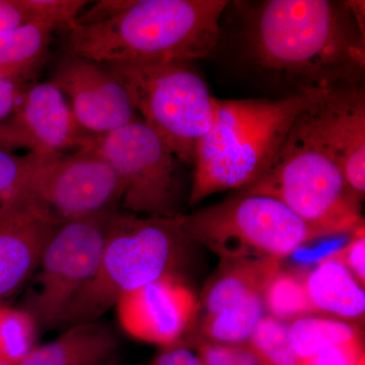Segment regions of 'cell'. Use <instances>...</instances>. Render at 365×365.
Returning <instances> with one entry per match:
<instances>
[{"instance_id": "obj_17", "label": "cell", "mask_w": 365, "mask_h": 365, "mask_svg": "<svg viewBox=\"0 0 365 365\" xmlns=\"http://www.w3.org/2000/svg\"><path fill=\"white\" fill-rule=\"evenodd\" d=\"M314 314L356 324L364 318V287L332 254L302 276Z\"/></svg>"}, {"instance_id": "obj_13", "label": "cell", "mask_w": 365, "mask_h": 365, "mask_svg": "<svg viewBox=\"0 0 365 365\" xmlns=\"http://www.w3.org/2000/svg\"><path fill=\"white\" fill-rule=\"evenodd\" d=\"M61 225L20 192L6 199L0 209V307L32 279Z\"/></svg>"}, {"instance_id": "obj_8", "label": "cell", "mask_w": 365, "mask_h": 365, "mask_svg": "<svg viewBox=\"0 0 365 365\" xmlns=\"http://www.w3.org/2000/svg\"><path fill=\"white\" fill-rule=\"evenodd\" d=\"M111 165L121 187L127 212L153 217L182 215V163L143 120L91 135L85 148Z\"/></svg>"}, {"instance_id": "obj_27", "label": "cell", "mask_w": 365, "mask_h": 365, "mask_svg": "<svg viewBox=\"0 0 365 365\" xmlns=\"http://www.w3.org/2000/svg\"><path fill=\"white\" fill-rule=\"evenodd\" d=\"M34 151L25 157H18L11 151L0 148V202L20 190L31 169Z\"/></svg>"}, {"instance_id": "obj_29", "label": "cell", "mask_w": 365, "mask_h": 365, "mask_svg": "<svg viewBox=\"0 0 365 365\" xmlns=\"http://www.w3.org/2000/svg\"><path fill=\"white\" fill-rule=\"evenodd\" d=\"M364 287L365 284V234L364 225L355 230L354 237L344 248L332 253Z\"/></svg>"}, {"instance_id": "obj_28", "label": "cell", "mask_w": 365, "mask_h": 365, "mask_svg": "<svg viewBox=\"0 0 365 365\" xmlns=\"http://www.w3.org/2000/svg\"><path fill=\"white\" fill-rule=\"evenodd\" d=\"M302 365H365L364 340L326 348Z\"/></svg>"}, {"instance_id": "obj_1", "label": "cell", "mask_w": 365, "mask_h": 365, "mask_svg": "<svg viewBox=\"0 0 365 365\" xmlns=\"http://www.w3.org/2000/svg\"><path fill=\"white\" fill-rule=\"evenodd\" d=\"M250 13L249 59L294 93L364 83L365 31L347 1L266 0Z\"/></svg>"}, {"instance_id": "obj_20", "label": "cell", "mask_w": 365, "mask_h": 365, "mask_svg": "<svg viewBox=\"0 0 365 365\" xmlns=\"http://www.w3.org/2000/svg\"><path fill=\"white\" fill-rule=\"evenodd\" d=\"M288 335L302 361L326 348L364 340L357 324L318 314L292 321L288 325Z\"/></svg>"}, {"instance_id": "obj_7", "label": "cell", "mask_w": 365, "mask_h": 365, "mask_svg": "<svg viewBox=\"0 0 365 365\" xmlns=\"http://www.w3.org/2000/svg\"><path fill=\"white\" fill-rule=\"evenodd\" d=\"M185 235L223 261L259 258L281 261L327 235L271 197L242 195L180 216Z\"/></svg>"}, {"instance_id": "obj_25", "label": "cell", "mask_w": 365, "mask_h": 365, "mask_svg": "<svg viewBox=\"0 0 365 365\" xmlns=\"http://www.w3.org/2000/svg\"><path fill=\"white\" fill-rule=\"evenodd\" d=\"M34 21L63 28L76 21L81 9L88 4L83 0H23Z\"/></svg>"}, {"instance_id": "obj_19", "label": "cell", "mask_w": 365, "mask_h": 365, "mask_svg": "<svg viewBox=\"0 0 365 365\" xmlns=\"http://www.w3.org/2000/svg\"><path fill=\"white\" fill-rule=\"evenodd\" d=\"M55 26L33 21L0 33V71L29 78L39 68Z\"/></svg>"}, {"instance_id": "obj_5", "label": "cell", "mask_w": 365, "mask_h": 365, "mask_svg": "<svg viewBox=\"0 0 365 365\" xmlns=\"http://www.w3.org/2000/svg\"><path fill=\"white\" fill-rule=\"evenodd\" d=\"M307 109L295 120L266 172L239 194L276 199L327 237L354 232L364 225L362 199L317 140Z\"/></svg>"}, {"instance_id": "obj_26", "label": "cell", "mask_w": 365, "mask_h": 365, "mask_svg": "<svg viewBox=\"0 0 365 365\" xmlns=\"http://www.w3.org/2000/svg\"><path fill=\"white\" fill-rule=\"evenodd\" d=\"M196 353L202 365H261L248 343L204 342L198 345Z\"/></svg>"}, {"instance_id": "obj_18", "label": "cell", "mask_w": 365, "mask_h": 365, "mask_svg": "<svg viewBox=\"0 0 365 365\" xmlns=\"http://www.w3.org/2000/svg\"><path fill=\"white\" fill-rule=\"evenodd\" d=\"M225 262L220 272L204 290L201 304L204 316L220 313L263 297L266 287L278 271L280 261L272 259L246 258Z\"/></svg>"}, {"instance_id": "obj_4", "label": "cell", "mask_w": 365, "mask_h": 365, "mask_svg": "<svg viewBox=\"0 0 365 365\" xmlns=\"http://www.w3.org/2000/svg\"><path fill=\"white\" fill-rule=\"evenodd\" d=\"M180 216L153 217L117 210L98 272L72 304L62 330L101 319L126 295L167 276H180L187 252L194 246Z\"/></svg>"}, {"instance_id": "obj_9", "label": "cell", "mask_w": 365, "mask_h": 365, "mask_svg": "<svg viewBox=\"0 0 365 365\" xmlns=\"http://www.w3.org/2000/svg\"><path fill=\"white\" fill-rule=\"evenodd\" d=\"M117 210L63 223L48 242L23 309L38 331L62 330L72 304L98 272Z\"/></svg>"}, {"instance_id": "obj_21", "label": "cell", "mask_w": 365, "mask_h": 365, "mask_svg": "<svg viewBox=\"0 0 365 365\" xmlns=\"http://www.w3.org/2000/svg\"><path fill=\"white\" fill-rule=\"evenodd\" d=\"M263 297L249 300L213 314L203 316L201 332L207 342L242 344L248 342L265 316Z\"/></svg>"}, {"instance_id": "obj_11", "label": "cell", "mask_w": 365, "mask_h": 365, "mask_svg": "<svg viewBox=\"0 0 365 365\" xmlns=\"http://www.w3.org/2000/svg\"><path fill=\"white\" fill-rule=\"evenodd\" d=\"M318 143L339 165L348 186L365 195V88L364 83L330 88L307 109Z\"/></svg>"}, {"instance_id": "obj_3", "label": "cell", "mask_w": 365, "mask_h": 365, "mask_svg": "<svg viewBox=\"0 0 365 365\" xmlns=\"http://www.w3.org/2000/svg\"><path fill=\"white\" fill-rule=\"evenodd\" d=\"M327 91L290 93L279 100H217L212 127L197 144L190 205L256 182L297 118Z\"/></svg>"}, {"instance_id": "obj_33", "label": "cell", "mask_w": 365, "mask_h": 365, "mask_svg": "<svg viewBox=\"0 0 365 365\" xmlns=\"http://www.w3.org/2000/svg\"><path fill=\"white\" fill-rule=\"evenodd\" d=\"M0 148L9 151L14 148H28L30 151H39L32 139L13 123L0 125Z\"/></svg>"}, {"instance_id": "obj_32", "label": "cell", "mask_w": 365, "mask_h": 365, "mask_svg": "<svg viewBox=\"0 0 365 365\" xmlns=\"http://www.w3.org/2000/svg\"><path fill=\"white\" fill-rule=\"evenodd\" d=\"M150 365H202L196 352L182 343L168 346Z\"/></svg>"}, {"instance_id": "obj_2", "label": "cell", "mask_w": 365, "mask_h": 365, "mask_svg": "<svg viewBox=\"0 0 365 365\" xmlns=\"http://www.w3.org/2000/svg\"><path fill=\"white\" fill-rule=\"evenodd\" d=\"M225 0H124L97 23L66 26V53L97 62L205 58L220 36Z\"/></svg>"}, {"instance_id": "obj_23", "label": "cell", "mask_w": 365, "mask_h": 365, "mask_svg": "<svg viewBox=\"0 0 365 365\" xmlns=\"http://www.w3.org/2000/svg\"><path fill=\"white\" fill-rule=\"evenodd\" d=\"M261 365H302L294 351L285 322L265 314L248 342Z\"/></svg>"}, {"instance_id": "obj_34", "label": "cell", "mask_w": 365, "mask_h": 365, "mask_svg": "<svg viewBox=\"0 0 365 365\" xmlns=\"http://www.w3.org/2000/svg\"><path fill=\"white\" fill-rule=\"evenodd\" d=\"M0 365H20L16 362L7 361V360H0Z\"/></svg>"}, {"instance_id": "obj_16", "label": "cell", "mask_w": 365, "mask_h": 365, "mask_svg": "<svg viewBox=\"0 0 365 365\" xmlns=\"http://www.w3.org/2000/svg\"><path fill=\"white\" fill-rule=\"evenodd\" d=\"M119 337L102 319L63 329L56 339L36 346L20 365H120Z\"/></svg>"}, {"instance_id": "obj_24", "label": "cell", "mask_w": 365, "mask_h": 365, "mask_svg": "<svg viewBox=\"0 0 365 365\" xmlns=\"http://www.w3.org/2000/svg\"><path fill=\"white\" fill-rule=\"evenodd\" d=\"M37 328L23 309L0 307V360L21 364L35 345Z\"/></svg>"}, {"instance_id": "obj_14", "label": "cell", "mask_w": 365, "mask_h": 365, "mask_svg": "<svg viewBox=\"0 0 365 365\" xmlns=\"http://www.w3.org/2000/svg\"><path fill=\"white\" fill-rule=\"evenodd\" d=\"M116 307L127 333L168 347L181 342L198 313V300L181 276H167L126 295Z\"/></svg>"}, {"instance_id": "obj_6", "label": "cell", "mask_w": 365, "mask_h": 365, "mask_svg": "<svg viewBox=\"0 0 365 365\" xmlns=\"http://www.w3.org/2000/svg\"><path fill=\"white\" fill-rule=\"evenodd\" d=\"M123 86L132 106L184 165H193L197 144L212 127L217 98L189 62L101 64Z\"/></svg>"}, {"instance_id": "obj_22", "label": "cell", "mask_w": 365, "mask_h": 365, "mask_svg": "<svg viewBox=\"0 0 365 365\" xmlns=\"http://www.w3.org/2000/svg\"><path fill=\"white\" fill-rule=\"evenodd\" d=\"M263 302L269 316L282 322L314 314L302 278L281 269L266 287Z\"/></svg>"}, {"instance_id": "obj_30", "label": "cell", "mask_w": 365, "mask_h": 365, "mask_svg": "<svg viewBox=\"0 0 365 365\" xmlns=\"http://www.w3.org/2000/svg\"><path fill=\"white\" fill-rule=\"evenodd\" d=\"M28 78L0 71V120L16 111L23 97L24 83Z\"/></svg>"}, {"instance_id": "obj_10", "label": "cell", "mask_w": 365, "mask_h": 365, "mask_svg": "<svg viewBox=\"0 0 365 365\" xmlns=\"http://www.w3.org/2000/svg\"><path fill=\"white\" fill-rule=\"evenodd\" d=\"M19 192L62 225L116 209L121 200L116 173L88 148L71 155L34 151Z\"/></svg>"}, {"instance_id": "obj_31", "label": "cell", "mask_w": 365, "mask_h": 365, "mask_svg": "<svg viewBox=\"0 0 365 365\" xmlns=\"http://www.w3.org/2000/svg\"><path fill=\"white\" fill-rule=\"evenodd\" d=\"M33 21L32 16L24 6L23 0H0V33L14 30Z\"/></svg>"}, {"instance_id": "obj_35", "label": "cell", "mask_w": 365, "mask_h": 365, "mask_svg": "<svg viewBox=\"0 0 365 365\" xmlns=\"http://www.w3.org/2000/svg\"><path fill=\"white\" fill-rule=\"evenodd\" d=\"M4 202H6V201H4V202H0V209H1L2 205H4Z\"/></svg>"}, {"instance_id": "obj_15", "label": "cell", "mask_w": 365, "mask_h": 365, "mask_svg": "<svg viewBox=\"0 0 365 365\" xmlns=\"http://www.w3.org/2000/svg\"><path fill=\"white\" fill-rule=\"evenodd\" d=\"M13 124L45 153L81 150L93 135L78 124L66 96L50 81L31 86L24 93Z\"/></svg>"}, {"instance_id": "obj_12", "label": "cell", "mask_w": 365, "mask_h": 365, "mask_svg": "<svg viewBox=\"0 0 365 365\" xmlns=\"http://www.w3.org/2000/svg\"><path fill=\"white\" fill-rule=\"evenodd\" d=\"M50 83L69 98L76 121L93 135L140 119L123 86L97 62L66 53Z\"/></svg>"}]
</instances>
